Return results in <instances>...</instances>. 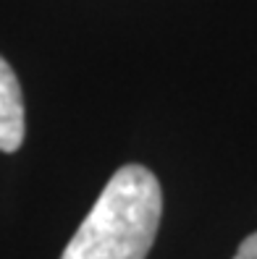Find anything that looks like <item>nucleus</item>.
Segmentation results:
<instances>
[{"label":"nucleus","mask_w":257,"mask_h":259,"mask_svg":"<svg viewBox=\"0 0 257 259\" xmlns=\"http://www.w3.org/2000/svg\"><path fill=\"white\" fill-rule=\"evenodd\" d=\"M163 218V191L144 165L111 176L60 259H147Z\"/></svg>","instance_id":"1"},{"label":"nucleus","mask_w":257,"mask_h":259,"mask_svg":"<svg viewBox=\"0 0 257 259\" xmlns=\"http://www.w3.org/2000/svg\"><path fill=\"white\" fill-rule=\"evenodd\" d=\"M24 97L8 60L0 55V152H16L24 144Z\"/></svg>","instance_id":"2"},{"label":"nucleus","mask_w":257,"mask_h":259,"mask_svg":"<svg viewBox=\"0 0 257 259\" xmlns=\"http://www.w3.org/2000/svg\"><path fill=\"white\" fill-rule=\"evenodd\" d=\"M234 259H257V231L239 243V249H236Z\"/></svg>","instance_id":"3"}]
</instances>
